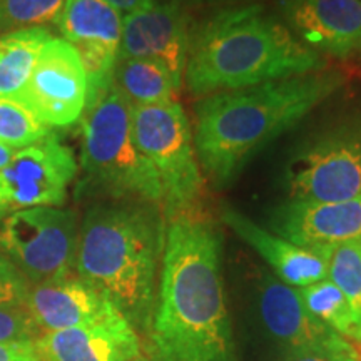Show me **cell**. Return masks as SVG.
<instances>
[{"label":"cell","mask_w":361,"mask_h":361,"mask_svg":"<svg viewBox=\"0 0 361 361\" xmlns=\"http://www.w3.org/2000/svg\"><path fill=\"white\" fill-rule=\"evenodd\" d=\"M161 266L147 358L238 361L218 226L200 211L169 218Z\"/></svg>","instance_id":"obj_1"},{"label":"cell","mask_w":361,"mask_h":361,"mask_svg":"<svg viewBox=\"0 0 361 361\" xmlns=\"http://www.w3.org/2000/svg\"><path fill=\"white\" fill-rule=\"evenodd\" d=\"M340 85V74L314 71L204 96L194 111L200 168L214 186H226L259 149L295 128Z\"/></svg>","instance_id":"obj_2"},{"label":"cell","mask_w":361,"mask_h":361,"mask_svg":"<svg viewBox=\"0 0 361 361\" xmlns=\"http://www.w3.org/2000/svg\"><path fill=\"white\" fill-rule=\"evenodd\" d=\"M166 231L156 204L139 201L90 207L79 226L75 273L102 293L135 331L147 333L151 326Z\"/></svg>","instance_id":"obj_3"},{"label":"cell","mask_w":361,"mask_h":361,"mask_svg":"<svg viewBox=\"0 0 361 361\" xmlns=\"http://www.w3.org/2000/svg\"><path fill=\"white\" fill-rule=\"evenodd\" d=\"M323 59L263 6L224 8L191 32L184 79L194 96L308 74Z\"/></svg>","instance_id":"obj_4"},{"label":"cell","mask_w":361,"mask_h":361,"mask_svg":"<svg viewBox=\"0 0 361 361\" xmlns=\"http://www.w3.org/2000/svg\"><path fill=\"white\" fill-rule=\"evenodd\" d=\"M82 119V169L87 178L116 197L161 204V178L139 151L133 135L130 106L112 82L85 104Z\"/></svg>","instance_id":"obj_5"},{"label":"cell","mask_w":361,"mask_h":361,"mask_svg":"<svg viewBox=\"0 0 361 361\" xmlns=\"http://www.w3.org/2000/svg\"><path fill=\"white\" fill-rule=\"evenodd\" d=\"M133 135L139 151L161 178L162 207L168 218L197 211L204 176L197 162L192 130L179 102L130 107Z\"/></svg>","instance_id":"obj_6"},{"label":"cell","mask_w":361,"mask_h":361,"mask_svg":"<svg viewBox=\"0 0 361 361\" xmlns=\"http://www.w3.org/2000/svg\"><path fill=\"white\" fill-rule=\"evenodd\" d=\"M79 224L69 209L40 206L0 221V252L30 286L72 274Z\"/></svg>","instance_id":"obj_7"},{"label":"cell","mask_w":361,"mask_h":361,"mask_svg":"<svg viewBox=\"0 0 361 361\" xmlns=\"http://www.w3.org/2000/svg\"><path fill=\"white\" fill-rule=\"evenodd\" d=\"M290 201L340 202L361 196V121L306 141L286 166Z\"/></svg>","instance_id":"obj_8"},{"label":"cell","mask_w":361,"mask_h":361,"mask_svg":"<svg viewBox=\"0 0 361 361\" xmlns=\"http://www.w3.org/2000/svg\"><path fill=\"white\" fill-rule=\"evenodd\" d=\"M75 173L78 162L71 147L54 133L17 151L0 169V221L30 207H61Z\"/></svg>","instance_id":"obj_9"},{"label":"cell","mask_w":361,"mask_h":361,"mask_svg":"<svg viewBox=\"0 0 361 361\" xmlns=\"http://www.w3.org/2000/svg\"><path fill=\"white\" fill-rule=\"evenodd\" d=\"M16 101L47 128H66L79 121L87 104V78L78 51L64 39L49 40Z\"/></svg>","instance_id":"obj_10"},{"label":"cell","mask_w":361,"mask_h":361,"mask_svg":"<svg viewBox=\"0 0 361 361\" xmlns=\"http://www.w3.org/2000/svg\"><path fill=\"white\" fill-rule=\"evenodd\" d=\"M124 17L107 0H66L56 24L79 54L87 78V101L112 82Z\"/></svg>","instance_id":"obj_11"},{"label":"cell","mask_w":361,"mask_h":361,"mask_svg":"<svg viewBox=\"0 0 361 361\" xmlns=\"http://www.w3.org/2000/svg\"><path fill=\"white\" fill-rule=\"evenodd\" d=\"M191 27L178 0L152 2L126 13L123 20L119 59H152L168 67L174 82L183 85Z\"/></svg>","instance_id":"obj_12"},{"label":"cell","mask_w":361,"mask_h":361,"mask_svg":"<svg viewBox=\"0 0 361 361\" xmlns=\"http://www.w3.org/2000/svg\"><path fill=\"white\" fill-rule=\"evenodd\" d=\"M269 226L293 245L318 251L361 239V196L340 202L286 201L271 211Z\"/></svg>","instance_id":"obj_13"},{"label":"cell","mask_w":361,"mask_h":361,"mask_svg":"<svg viewBox=\"0 0 361 361\" xmlns=\"http://www.w3.org/2000/svg\"><path fill=\"white\" fill-rule=\"evenodd\" d=\"M24 305L39 335L89 326L123 316L102 293L78 274L34 284L27 291Z\"/></svg>","instance_id":"obj_14"},{"label":"cell","mask_w":361,"mask_h":361,"mask_svg":"<svg viewBox=\"0 0 361 361\" xmlns=\"http://www.w3.org/2000/svg\"><path fill=\"white\" fill-rule=\"evenodd\" d=\"M293 35L311 51L345 57L361 44V0H283Z\"/></svg>","instance_id":"obj_15"},{"label":"cell","mask_w":361,"mask_h":361,"mask_svg":"<svg viewBox=\"0 0 361 361\" xmlns=\"http://www.w3.org/2000/svg\"><path fill=\"white\" fill-rule=\"evenodd\" d=\"M39 361H129L142 343L124 316L89 326L42 333L34 340Z\"/></svg>","instance_id":"obj_16"},{"label":"cell","mask_w":361,"mask_h":361,"mask_svg":"<svg viewBox=\"0 0 361 361\" xmlns=\"http://www.w3.org/2000/svg\"><path fill=\"white\" fill-rule=\"evenodd\" d=\"M256 290L261 323L284 351V358L338 335L306 310L298 288L274 274L264 273Z\"/></svg>","instance_id":"obj_17"},{"label":"cell","mask_w":361,"mask_h":361,"mask_svg":"<svg viewBox=\"0 0 361 361\" xmlns=\"http://www.w3.org/2000/svg\"><path fill=\"white\" fill-rule=\"evenodd\" d=\"M221 219L233 229L247 246H251L283 283L305 288L328 276V264L319 251H311L286 241L278 234L266 231L255 221L231 206H224Z\"/></svg>","instance_id":"obj_18"},{"label":"cell","mask_w":361,"mask_h":361,"mask_svg":"<svg viewBox=\"0 0 361 361\" xmlns=\"http://www.w3.org/2000/svg\"><path fill=\"white\" fill-rule=\"evenodd\" d=\"M112 79L130 107L178 102L180 87L168 67L152 59H117Z\"/></svg>","instance_id":"obj_19"},{"label":"cell","mask_w":361,"mask_h":361,"mask_svg":"<svg viewBox=\"0 0 361 361\" xmlns=\"http://www.w3.org/2000/svg\"><path fill=\"white\" fill-rule=\"evenodd\" d=\"M51 39V32L44 27H29L0 35V97H19L40 51Z\"/></svg>","instance_id":"obj_20"},{"label":"cell","mask_w":361,"mask_h":361,"mask_svg":"<svg viewBox=\"0 0 361 361\" xmlns=\"http://www.w3.org/2000/svg\"><path fill=\"white\" fill-rule=\"evenodd\" d=\"M306 310L345 340L361 343V318L343 291L329 279L298 288Z\"/></svg>","instance_id":"obj_21"},{"label":"cell","mask_w":361,"mask_h":361,"mask_svg":"<svg viewBox=\"0 0 361 361\" xmlns=\"http://www.w3.org/2000/svg\"><path fill=\"white\" fill-rule=\"evenodd\" d=\"M328 264V279L343 291L361 318V239L318 250Z\"/></svg>","instance_id":"obj_22"},{"label":"cell","mask_w":361,"mask_h":361,"mask_svg":"<svg viewBox=\"0 0 361 361\" xmlns=\"http://www.w3.org/2000/svg\"><path fill=\"white\" fill-rule=\"evenodd\" d=\"M51 133V128L40 123L24 104L0 97V142L20 151Z\"/></svg>","instance_id":"obj_23"},{"label":"cell","mask_w":361,"mask_h":361,"mask_svg":"<svg viewBox=\"0 0 361 361\" xmlns=\"http://www.w3.org/2000/svg\"><path fill=\"white\" fill-rule=\"evenodd\" d=\"M66 0H0V35L56 22Z\"/></svg>","instance_id":"obj_24"},{"label":"cell","mask_w":361,"mask_h":361,"mask_svg":"<svg viewBox=\"0 0 361 361\" xmlns=\"http://www.w3.org/2000/svg\"><path fill=\"white\" fill-rule=\"evenodd\" d=\"M37 328L24 303L0 305V343L34 341Z\"/></svg>","instance_id":"obj_25"},{"label":"cell","mask_w":361,"mask_h":361,"mask_svg":"<svg viewBox=\"0 0 361 361\" xmlns=\"http://www.w3.org/2000/svg\"><path fill=\"white\" fill-rule=\"evenodd\" d=\"M353 351H356L355 346L348 340L340 335H333L318 345L286 356L284 361H341Z\"/></svg>","instance_id":"obj_26"},{"label":"cell","mask_w":361,"mask_h":361,"mask_svg":"<svg viewBox=\"0 0 361 361\" xmlns=\"http://www.w3.org/2000/svg\"><path fill=\"white\" fill-rule=\"evenodd\" d=\"M30 284L13 268L11 261L0 252V305L24 303Z\"/></svg>","instance_id":"obj_27"},{"label":"cell","mask_w":361,"mask_h":361,"mask_svg":"<svg viewBox=\"0 0 361 361\" xmlns=\"http://www.w3.org/2000/svg\"><path fill=\"white\" fill-rule=\"evenodd\" d=\"M0 361H39L34 341L0 343Z\"/></svg>","instance_id":"obj_28"},{"label":"cell","mask_w":361,"mask_h":361,"mask_svg":"<svg viewBox=\"0 0 361 361\" xmlns=\"http://www.w3.org/2000/svg\"><path fill=\"white\" fill-rule=\"evenodd\" d=\"M179 4H188V6H246V4H252V0H178Z\"/></svg>","instance_id":"obj_29"},{"label":"cell","mask_w":361,"mask_h":361,"mask_svg":"<svg viewBox=\"0 0 361 361\" xmlns=\"http://www.w3.org/2000/svg\"><path fill=\"white\" fill-rule=\"evenodd\" d=\"M107 2H109L112 7H116L119 12L130 13L137 11V8L149 6V4H152L154 0H107Z\"/></svg>","instance_id":"obj_30"},{"label":"cell","mask_w":361,"mask_h":361,"mask_svg":"<svg viewBox=\"0 0 361 361\" xmlns=\"http://www.w3.org/2000/svg\"><path fill=\"white\" fill-rule=\"evenodd\" d=\"M17 154V149H13L7 144L0 142V169H4L8 162L12 161V157Z\"/></svg>","instance_id":"obj_31"},{"label":"cell","mask_w":361,"mask_h":361,"mask_svg":"<svg viewBox=\"0 0 361 361\" xmlns=\"http://www.w3.org/2000/svg\"><path fill=\"white\" fill-rule=\"evenodd\" d=\"M341 361H361V358H360V355L356 353V351H353V353H350L348 356H345V358H343Z\"/></svg>","instance_id":"obj_32"},{"label":"cell","mask_w":361,"mask_h":361,"mask_svg":"<svg viewBox=\"0 0 361 361\" xmlns=\"http://www.w3.org/2000/svg\"><path fill=\"white\" fill-rule=\"evenodd\" d=\"M129 361H151V360H149L147 356H144V355H139V356H135V358L129 360Z\"/></svg>","instance_id":"obj_33"},{"label":"cell","mask_w":361,"mask_h":361,"mask_svg":"<svg viewBox=\"0 0 361 361\" xmlns=\"http://www.w3.org/2000/svg\"><path fill=\"white\" fill-rule=\"evenodd\" d=\"M360 49H361V44H360Z\"/></svg>","instance_id":"obj_34"}]
</instances>
